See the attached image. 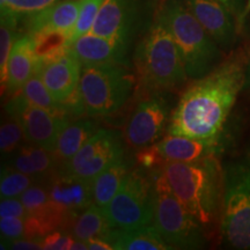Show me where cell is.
Masks as SVG:
<instances>
[{
    "mask_svg": "<svg viewBox=\"0 0 250 250\" xmlns=\"http://www.w3.org/2000/svg\"><path fill=\"white\" fill-rule=\"evenodd\" d=\"M250 52L239 49L206 76L193 80L171 112L167 133L221 143L225 123L245 88Z\"/></svg>",
    "mask_w": 250,
    "mask_h": 250,
    "instance_id": "obj_1",
    "label": "cell"
},
{
    "mask_svg": "<svg viewBox=\"0 0 250 250\" xmlns=\"http://www.w3.org/2000/svg\"><path fill=\"white\" fill-rule=\"evenodd\" d=\"M162 174L175 196L208 232L220 219L223 168L218 155L195 162H166Z\"/></svg>",
    "mask_w": 250,
    "mask_h": 250,
    "instance_id": "obj_2",
    "label": "cell"
},
{
    "mask_svg": "<svg viewBox=\"0 0 250 250\" xmlns=\"http://www.w3.org/2000/svg\"><path fill=\"white\" fill-rule=\"evenodd\" d=\"M133 59L137 81L143 88L171 90L189 79L179 46L159 15L137 45Z\"/></svg>",
    "mask_w": 250,
    "mask_h": 250,
    "instance_id": "obj_3",
    "label": "cell"
},
{
    "mask_svg": "<svg viewBox=\"0 0 250 250\" xmlns=\"http://www.w3.org/2000/svg\"><path fill=\"white\" fill-rule=\"evenodd\" d=\"M158 15L179 46L189 79H199L220 64L223 59L220 46L183 0H165Z\"/></svg>",
    "mask_w": 250,
    "mask_h": 250,
    "instance_id": "obj_4",
    "label": "cell"
},
{
    "mask_svg": "<svg viewBox=\"0 0 250 250\" xmlns=\"http://www.w3.org/2000/svg\"><path fill=\"white\" fill-rule=\"evenodd\" d=\"M220 232L224 242L235 249H250V154L223 168Z\"/></svg>",
    "mask_w": 250,
    "mask_h": 250,
    "instance_id": "obj_5",
    "label": "cell"
},
{
    "mask_svg": "<svg viewBox=\"0 0 250 250\" xmlns=\"http://www.w3.org/2000/svg\"><path fill=\"white\" fill-rule=\"evenodd\" d=\"M137 81L136 74L123 64L85 65L79 89L85 114L108 116L120 110L129 100Z\"/></svg>",
    "mask_w": 250,
    "mask_h": 250,
    "instance_id": "obj_6",
    "label": "cell"
},
{
    "mask_svg": "<svg viewBox=\"0 0 250 250\" xmlns=\"http://www.w3.org/2000/svg\"><path fill=\"white\" fill-rule=\"evenodd\" d=\"M154 184L153 225L173 249H199L206 245V230L182 202L162 174L161 168L152 169Z\"/></svg>",
    "mask_w": 250,
    "mask_h": 250,
    "instance_id": "obj_7",
    "label": "cell"
},
{
    "mask_svg": "<svg viewBox=\"0 0 250 250\" xmlns=\"http://www.w3.org/2000/svg\"><path fill=\"white\" fill-rule=\"evenodd\" d=\"M104 212L111 228L126 229L153 225L154 184L152 170L143 167L131 169Z\"/></svg>",
    "mask_w": 250,
    "mask_h": 250,
    "instance_id": "obj_8",
    "label": "cell"
},
{
    "mask_svg": "<svg viewBox=\"0 0 250 250\" xmlns=\"http://www.w3.org/2000/svg\"><path fill=\"white\" fill-rule=\"evenodd\" d=\"M123 158L125 151L121 133L115 130L99 129L61 169L72 176L93 182L99 174Z\"/></svg>",
    "mask_w": 250,
    "mask_h": 250,
    "instance_id": "obj_9",
    "label": "cell"
},
{
    "mask_svg": "<svg viewBox=\"0 0 250 250\" xmlns=\"http://www.w3.org/2000/svg\"><path fill=\"white\" fill-rule=\"evenodd\" d=\"M6 112L21 122L26 142L54 152L59 134L70 123L68 116H61L28 101L22 93L12 96L6 104Z\"/></svg>",
    "mask_w": 250,
    "mask_h": 250,
    "instance_id": "obj_10",
    "label": "cell"
},
{
    "mask_svg": "<svg viewBox=\"0 0 250 250\" xmlns=\"http://www.w3.org/2000/svg\"><path fill=\"white\" fill-rule=\"evenodd\" d=\"M169 102L161 92L142 100L126 124L124 138L127 145L137 149L152 146L169 123Z\"/></svg>",
    "mask_w": 250,
    "mask_h": 250,
    "instance_id": "obj_11",
    "label": "cell"
},
{
    "mask_svg": "<svg viewBox=\"0 0 250 250\" xmlns=\"http://www.w3.org/2000/svg\"><path fill=\"white\" fill-rule=\"evenodd\" d=\"M83 65L71 49L65 48L40 59L36 72L56 101L65 103L79 87Z\"/></svg>",
    "mask_w": 250,
    "mask_h": 250,
    "instance_id": "obj_12",
    "label": "cell"
},
{
    "mask_svg": "<svg viewBox=\"0 0 250 250\" xmlns=\"http://www.w3.org/2000/svg\"><path fill=\"white\" fill-rule=\"evenodd\" d=\"M189 11L210 34L221 50L235 44L240 31L236 19L226 6L218 0H183Z\"/></svg>",
    "mask_w": 250,
    "mask_h": 250,
    "instance_id": "obj_13",
    "label": "cell"
},
{
    "mask_svg": "<svg viewBox=\"0 0 250 250\" xmlns=\"http://www.w3.org/2000/svg\"><path fill=\"white\" fill-rule=\"evenodd\" d=\"M138 13L137 0H104L90 33L130 44Z\"/></svg>",
    "mask_w": 250,
    "mask_h": 250,
    "instance_id": "obj_14",
    "label": "cell"
},
{
    "mask_svg": "<svg viewBox=\"0 0 250 250\" xmlns=\"http://www.w3.org/2000/svg\"><path fill=\"white\" fill-rule=\"evenodd\" d=\"M81 65L123 64L129 66L126 56L129 44L123 41L87 33L68 46Z\"/></svg>",
    "mask_w": 250,
    "mask_h": 250,
    "instance_id": "obj_15",
    "label": "cell"
},
{
    "mask_svg": "<svg viewBox=\"0 0 250 250\" xmlns=\"http://www.w3.org/2000/svg\"><path fill=\"white\" fill-rule=\"evenodd\" d=\"M51 201L74 215L86 210L93 203L92 182L72 176L59 169L45 181Z\"/></svg>",
    "mask_w": 250,
    "mask_h": 250,
    "instance_id": "obj_16",
    "label": "cell"
},
{
    "mask_svg": "<svg viewBox=\"0 0 250 250\" xmlns=\"http://www.w3.org/2000/svg\"><path fill=\"white\" fill-rule=\"evenodd\" d=\"M83 0H62L41 13L28 18L27 33L30 35L59 33L68 39L79 17Z\"/></svg>",
    "mask_w": 250,
    "mask_h": 250,
    "instance_id": "obj_17",
    "label": "cell"
},
{
    "mask_svg": "<svg viewBox=\"0 0 250 250\" xmlns=\"http://www.w3.org/2000/svg\"><path fill=\"white\" fill-rule=\"evenodd\" d=\"M36 43L30 34L20 35L15 41L8 62L7 83L5 92L13 96L22 90L39 66Z\"/></svg>",
    "mask_w": 250,
    "mask_h": 250,
    "instance_id": "obj_18",
    "label": "cell"
},
{
    "mask_svg": "<svg viewBox=\"0 0 250 250\" xmlns=\"http://www.w3.org/2000/svg\"><path fill=\"white\" fill-rule=\"evenodd\" d=\"M162 160L166 162H195L218 155L221 143L208 142L186 136L168 134L155 145Z\"/></svg>",
    "mask_w": 250,
    "mask_h": 250,
    "instance_id": "obj_19",
    "label": "cell"
},
{
    "mask_svg": "<svg viewBox=\"0 0 250 250\" xmlns=\"http://www.w3.org/2000/svg\"><path fill=\"white\" fill-rule=\"evenodd\" d=\"M4 165L31 175L39 181H45L61 169V165L58 164L54 152L28 142L22 144L11 155L6 156Z\"/></svg>",
    "mask_w": 250,
    "mask_h": 250,
    "instance_id": "obj_20",
    "label": "cell"
},
{
    "mask_svg": "<svg viewBox=\"0 0 250 250\" xmlns=\"http://www.w3.org/2000/svg\"><path fill=\"white\" fill-rule=\"evenodd\" d=\"M98 122L88 117L70 122L62 129L54 149V155L61 165V168L85 145L87 140L98 132Z\"/></svg>",
    "mask_w": 250,
    "mask_h": 250,
    "instance_id": "obj_21",
    "label": "cell"
},
{
    "mask_svg": "<svg viewBox=\"0 0 250 250\" xmlns=\"http://www.w3.org/2000/svg\"><path fill=\"white\" fill-rule=\"evenodd\" d=\"M108 241L116 250H169L171 246L165 241L154 225L138 228H112Z\"/></svg>",
    "mask_w": 250,
    "mask_h": 250,
    "instance_id": "obj_22",
    "label": "cell"
},
{
    "mask_svg": "<svg viewBox=\"0 0 250 250\" xmlns=\"http://www.w3.org/2000/svg\"><path fill=\"white\" fill-rule=\"evenodd\" d=\"M130 170L129 161L123 158L99 174L92 182L94 204L104 211Z\"/></svg>",
    "mask_w": 250,
    "mask_h": 250,
    "instance_id": "obj_23",
    "label": "cell"
},
{
    "mask_svg": "<svg viewBox=\"0 0 250 250\" xmlns=\"http://www.w3.org/2000/svg\"><path fill=\"white\" fill-rule=\"evenodd\" d=\"M111 229L105 212L92 203L74 219L71 234L76 239L86 242L93 237H104L108 240Z\"/></svg>",
    "mask_w": 250,
    "mask_h": 250,
    "instance_id": "obj_24",
    "label": "cell"
},
{
    "mask_svg": "<svg viewBox=\"0 0 250 250\" xmlns=\"http://www.w3.org/2000/svg\"><path fill=\"white\" fill-rule=\"evenodd\" d=\"M21 93L33 104L44 108L56 115H61V116H68L70 115L65 103H59L52 98V95L46 88L44 83H43L42 78L37 72H35L34 76L27 81Z\"/></svg>",
    "mask_w": 250,
    "mask_h": 250,
    "instance_id": "obj_25",
    "label": "cell"
},
{
    "mask_svg": "<svg viewBox=\"0 0 250 250\" xmlns=\"http://www.w3.org/2000/svg\"><path fill=\"white\" fill-rule=\"evenodd\" d=\"M19 20L12 15L1 13V22H0V83H1V94L4 95L6 83H7L8 62L11 57L12 49L18 35Z\"/></svg>",
    "mask_w": 250,
    "mask_h": 250,
    "instance_id": "obj_26",
    "label": "cell"
},
{
    "mask_svg": "<svg viewBox=\"0 0 250 250\" xmlns=\"http://www.w3.org/2000/svg\"><path fill=\"white\" fill-rule=\"evenodd\" d=\"M40 182L36 177L2 165L0 179V196L1 198L20 197L30 186Z\"/></svg>",
    "mask_w": 250,
    "mask_h": 250,
    "instance_id": "obj_27",
    "label": "cell"
},
{
    "mask_svg": "<svg viewBox=\"0 0 250 250\" xmlns=\"http://www.w3.org/2000/svg\"><path fill=\"white\" fill-rule=\"evenodd\" d=\"M59 1L62 0H0V9L1 13L12 15L20 22L45 11Z\"/></svg>",
    "mask_w": 250,
    "mask_h": 250,
    "instance_id": "obj_28",
    "label": "cell"
},
{
    "mask_svg": "<svg viewBox=\"0 0 250 250\" xmlns=\"http://www.w3.org/2000/svg\"><path fill=\"white\" fill-rule=\"evenodd\" d=\"M26 139L21 122L14 115L6 112L2 117L0 126V151L5 156L11 155L22 145V140Z\"/></svg>",
    "mask_w": 250,
    "mask_h": 250,
    "instance_id": "obj_29",
    "label": "cell"
},
{
    "mask_svg": "<svg viewBox=\"0 0 250 250\" xmlns=\"http://www.w3.org/2000/svg\"><path fill=\"white\" fill-rule=\"evenodd\" d=\"M19 198L22 201L23 205L26 206L29 214L36 213V212L41 211L51 201L44 181H40V182L34 183Z\"/></svg>",
    "mask_w": 250,
    "mask_h": 250,
    "instance_id": "obj_30",
    "label": "cell"
},
{
    "mask_svg": "<svg viewBox=\"0 0 250 250\" xmlns=\"http://www.w3.org/2000/svg\"><path fill=\"white\" fill-rule=\"evenodd\" d=\"M74 237L66 230H55L46 234L40 240L42 249L44 250H71L73 245Z\"/></svg>",
    "mask_w": 250,
    "mask_h": 250,
    "instance_id": "obj_31",
    "label": "cell"
},
{
    "mask_svg": "<svg viewBox=\"0 0 250 250\" xmlns=\"http://www.w3.org/2000/svg\"><path fill=\"white\" fill-rule=\"evenodd\" d=\"M0 232L5 241L24 237L26 234V219L17 217H0Z\"/></svg>",
    "mask_w": 250,
    "mask_h": 250,
    "instance_id": "obj_32",
    "label": "cell"
},
{
    "mask_svg": "<svg viewBox=\"0 0 250 250\" xmlns=\"http://www.w3.org/2000/svg\"><path fill=\"white\" fill-rule=\"evenodd\" d=\"M29 212L19 197L1 198L0 202V217H17L27 219Z\"/></svg>",
    "mask_w": 250,
    "mask_h": 250,
    "instance_id": "obj_33",
    "label": "cell"
},
{
    "mask_svg": "<svg viewBox=\"0 0 250 250\" xmlns=\"http://www.w3.org/2000/svg\"><path fill=\"white\" fill-rule=\"evenodd\" d=\"M218 1H220L221 4L229 9L230 13L235 17L240 29H241L246 21L245 11L247 6V0H218Z\"/></svg>",
    "mask_w": 250,
    "mask_h": 250,
    "instance_id": "obj_34",
    "label": "cell"
},
{
    "mask_svg": "<svg viewBox=\"0 0 250 250\" xmlns=\"http://www.w3.org/2000/svg\"><path fill=\"white\" fill-rule=\"evenodd\" d=\"M5 248L14 249V250H39L42 249V245L39 240L27 239V237H21L17 240H9L5 241Z\"/></svg>",
    "mask_w": 250,
    "mask_h": 250,
    "instance_id": "obj_35",
    "label": "cell"
},
{
    "mask_svg": "<svg viewBox=\"0 0 250 250\" xmlns=\"http://www.w3.org/2000/svg\"><path fill=\"white\" fill-rule=\"evenodd\" d=\"M86 243L89 250H115L114 246L104 237H93Z\"/></svg>",
    "mask_w": 250,
    "mask_h": 250,
    "instance_id": "obj_36",
    "label": "cell"
},
{
    "mask_svg": "<svg viewBox=\"0 0 250 250\" xmlns=\"http://www.w3.org/2000/svg\"><path fill=\"white\" fill-rule=\"evenodd\" d=\"M245 88L250 89V58H249V62H248V66H247V72H246Z\"/></svg>",
    "mask_w": 250,
    "mask_h": 250,
    "instance_id": "obj_37",
    "label": "cell"
},
{
    "mask_svg": "<svg viewBox=\"0 0 250 250\" xmlns=\"http://www.w3.org/2000/svg\"><path fill=\"white\" fill-rule=\"evenodd\" d=\"M250 13V0H247V6H246V11H245V18L247 19L248 14Z\"/></svg>",
    "mask_w": 250,
    "mask_h": 250,
    "instance_id": "obj_38",
    "label": "cell"
}]
</instances>
